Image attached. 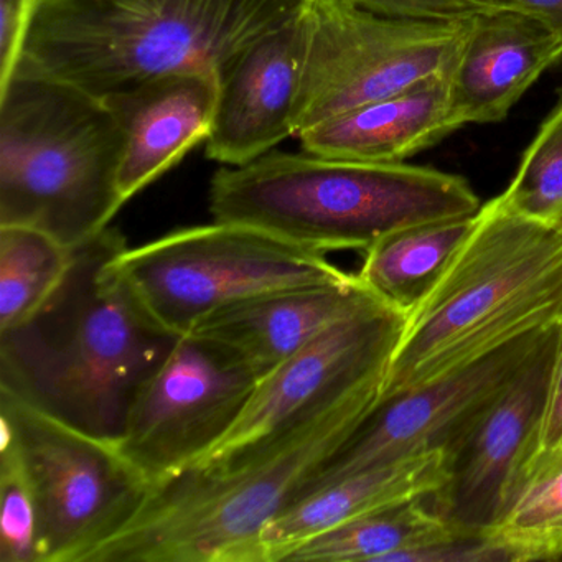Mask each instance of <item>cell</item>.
Returning <instances> with one entry per match:
<instances>
[{"label":"cell","mask_w":562,"mask_h":562,"mask_svg":"<svg viewBox=\"0 0 562 562\" xmlns=\"http://www.w3.org/2000/svg\"><path fill=\"white\" fill-rule=\"evenodd\" d=\"M258 381L228 348L183 335L137 394L117 447L154 485L179 475L232 430Z\"/></svg>","instance_id":"obj_10"},{"label":"cell","mask_w":562,"mask_h":562,"mask_svg":"<svg viewBox=\"0 0 562 562\" xmlns=\"http://www.w3.org/2000/svg\"><path fill=\"white\" fill-rule=\"evenodd\" d=\"M384 383L322 404L226 465L156 483L139 515L90 562H251L266 526L380 403Z\"/></svg>","instance_id":"obj_2"},{"label":"cell","mask_w":562,"mask_h":562,"mask_svg":"<svg viewBox=\"0 0 562 562\" xmlns=\"http://www.w3.org/2000/svg\"><path fill=\"white\" fill-rule=\"evenodd\" d=\"M561 226H562V218H561Z\"/></svg>","instance_id":"obj_31"},{"label":"cell","mask_w":562,"mask_h":562,"mask_svg":"<svg viewBox=\"0 0 562 562\" xmlns=\"http://www.w3.org/2000/svg\"><path fill=\"white\" fill-rule=\"evenodd\" d=\"M502 196L522 215L561 223L562 100L539 127Z\"/></svg>","instance_id":"obj_24"},{"label":"cell","mask_w":562,"mask_h":562,"mask_svg":"<svg viewBox=\"0 0 562 562\" xmlns=\"http://www.w3.org/2000/svg\"><path fill=\"white\" fill-rule=\"evenodd\" d=\"M446 480L443 450L411 453L315 490L276 516L259 538L251 562H282L302 542L350 519L397 503L426 498Z\"/></svg>","instance_id":"obj_19"},{"label":"cell","mask_w":562,"mask_h":562,"mask_svg":"<svg viewBox=\"0 0 562 562\" xmlns=\"http://www.w3.org/2000/svg\"><path fill=\"white\" fill-rule=\"evenodd\" d=\"M387 305L357 274L337 284L265 292L213 312L190 334L241 358L258 380L338 322Z\"/></svg>","instance_id":"obj_16"},{"label":"cell","mask_w":562,"mask_h":562,"mask_svg":"<svg viewBox=\"0 0 562 562\" xmlns=\"http://www.w3.org/2000/svg\"><path fill=\"white\" fill-rule=\"evenodd\" d=\"M0 434L11 437L37 508L38 562H90L134 521L154 483L116 442L91 436L0 390Z\"/></svg>","instance_id":"obj_8"},{"label":"cell","mask_w":562,"mask_h":562,"mask_svg":"<svg viewBox=\"0 0 562 562\" xmlns=\"http://www.w3.org/2000/svg\"><path fill=\"white\" fill-rule=\"evenodd\" d=\"M406 314L370 308L331 325L256 384L228 434L190 469L226 465L322 404L387 376Z\"/></svg>","instance_id":"obj_13"},{"label":"cell","mask_w":562,"mask_h":562,"mask_svg":"<svg viewBox=\"0 0 562 562\" xmlns=\"http://www.w3.org/2000/svg\"><path fill=\"white\" fill-rule=\"evenodd\" d=\"M295 137L315 124L449 74L469 19L387 18L355 0H307Z\"/></svg>","instance_id":"obj_9"},{"label":"cell","mask_w":562,"mask_h":562,"mask_svg":"<svg viewBox=\"0 0 562 562\" xmlns=\"http://www.w3.org/2000/svg\"><path fill=\"white\" fill-rule=\"evenodd\" d=\"M126 248L108 226L74 249L67 278L31 318L0 331V390L116 443L137 394L180 340L117 271Z\"/></svg>","instance_id":"obj_1"},{"label":"cell","mask_w":562,"mask_h":562,"mask_svg":"<svg viewBox=\"0 0 562 562\" xmlns=\"http://www.w3.org/2000/svg\"><path fill=\"white\" fill-rule=\"evenodd\" d=\"M449 74L338 114L299 134L302 149L355 162L400 164L460 130L450 111Z\"/></svg>","instance_id":"obj_18"},{"label":"cell","mask_w":562,"mask_h":562,"mask_svg":"<svg viewBox=\"0 0 562 562\" xmlns=\"http://www.w3.org/2000/svg\"><path fill=\"white\" fill-rule=\"evenodd\" d=\"M394 562H516L490 535L462 536L397 555Z\"/></svg>","instance_id":"obj_26"},{"label":"cell","mask_w":562,"mask_h":562,"mask_svg":"<svg viewBox=\"0 0 562 562\" xmlns=\"http://www.w3.org/2000/svg\"><path fill=\"white\" fill-rule=\"evenodd\" d=\"M561 324L512 384L443 449L446 480L427 503L465 535H488L541 449Z\"/></svg>","instance_id":"obj_11"},{"label":"cell","mask_w":562,"mask_h":562,"mask_svg":"<svg viewBox=\"0 0 562 562\" xmlns=\"http://www.w3.org/2000/svg\"><path fill=\"white\" fill-rule=\"evenodd\" d=\"M562 442V322L559 330L558 348H555L554 367H552L551 384H549L548 403H546L544 420H542L541 449L558 446ZM539 449V450H541Z\"/></svg>","instance_id":"obj_29"},{"label":"cell","mask_w":562,"mask_h":562,"mask_svg":"<svg viewBox=\"0 0 562 562\" xmlns=\"http://www.w3.org/2000/svg\"><path fill=\"white\" fill-rule=\"evenodd\" d=\"M562 322V226L516 212L502 195L429 294L406 315L383 396L437 380L522 335Z\"/></svg>","instance_id":"obj_3"},{"label":"cell","mask_w":562,"mask_h":562,"mask_svg":"<svg viewBox=\"0 0 562 562\" xmlns=\"http://www.w3.org/2000/svg\"><path fill=\"white\" fill-rule=\"evenodd\" d=\"M307 0H38L22 64L93 97L189 70L222 74Z\"/></svg>","instance_id":"obj_4"},{"label":"cell","mask_w":562,"mask_h":562,"mask_svg":"<svg viewBox=\"0 0 562 562\" xmlns=\"http://www.w3.org/2000/svg\"><path fill=\"white\" fill-rule=\"evenodd\" d=\"M38 0H0V88L18 71Z\"/></svg>","instance_id":"obj_27"},{"label":"cell","mask_w":562,"mask_h":562,"mask_svg":"<svg viewBox=\"0 0 562 562\" xmlns=\"http://www.w3.org/2000/svg\"><path fill=\"white\" fill-rule=\"evenodd\" d=\"M555 325L522 335L423 386L381 397L299 498L370 467L446 449L525 370Z\"/></svg>","instance_id":"obj_12"},{"label":"cell","mask_w":562,"mask_h":562,"mask_svg":"<svg viewBox=\"0 0 562 562\" xmlns=\"http://www.w3.org/2000/svg\"><path fill=\"white\" fill-rule=\"evenodd\" d=\"M465 532L430 508L409 499L367 513L299 544L289 562H394L404 552L462 538Z\"/></svg>","instance_id":"obj_21"},{"label":"cell","mask_w":562,"mask_h":562,"mask_svg":"<svg viewBox=\"0 0 562 562\" xmlns=\"http://www.w3.org/2000/svg\"><path fill=\"white\" fill-rule=\"evenodd\" d=\"M562 443V442H561Z\"/></svg>","instance_id":"obj_32"},{"label":"cell","mask_w":562,"mask_h":562,"mask_svg":"<svg viewBox=\"0 0 562 562\" xmlns=\"http://www.w3.org/2000/svg\"><path fill=\"white\" fill-rule=\"evenodd\" d=\"M126 134L101 98L19 65L0 88V225L42 229L70 249L126 205Z\"/></svg>","instance_id":"obj_6"},{"label":"cell","mask_w":562,"mask_h":562,"mask_svg":"<svg viewBox=\"0 0 562 562\" xmlns=\"http://www.w3.org/2000/svg\"><path fill=\"white\" fill-rule=\"evenodd\" d=\"M116 268L162 327L183 337L220 308L265 292L337 284L355 274L327 255L238 223L177 229L126 248Z\"/></svg>","instance_id":"obj_7"},{"label":"cell","mask_w":562,"mask_h":562,"mask_svg":"<svg viewBox=\"0 0 562 562\" xmlns=\"http://www.w3.org/2000/svg\"><path fill=\"white\" fill-rule=\"evenodd\" d=\"M0 562H38L37 508L11 437L0 434Z\"/></svg>","instance_id":"obj_25"},{"label":"cell","mask_w":562,"mask_h":562,"mask_svg":"<svg viewBox=\"0 0 562 562\" xmlns=\"http://www.w3.org/2000/svg\"><path fill=\"white\" fill-rule=\"evenodd\" d=\"M308 47L307 4L249 45L220 74L215 124L206 157L245 166L295 136L294 114Z\"/></svg>","instance_id":"obj_14"},{"label":"cell","mask_w":562,"mask_h":562,"mask_svg":"<svg viewBox=\"0 0 562 562\" xmlns=\"http://www.w3.org/2000/svg\"><path fill=\"white\" fill-rule=\"evenodd\" d=\"M482 9H505L538 19L562 42V0H470Z\"/></svg>","instance_id":"obj_30"},{"label":"cell","mask_w":562,"mask_h":562,"mask_svg":"<svg viewBox=\"0 0 562 562\" xmlns=\"http://www.w3.org/2000/svg\"><path fill=\"white\" fill-rule=\"evenodd\" d=\"M220 97L216 70L154 78L104 98L126 134L120 192L130 202L209 139Z\"/></svg>","instance_id":"obj_17"},{"label":"cell","mask_w":562,"mask_h":562,"mask_svg":"<svg viewBox=\"0 0 562 562\" xmlns=\"http://www.w3.org/2000/svg\"><path fill=\"white\" fill-rule=\"evenodd\" d=\"M480 209L463 177L305 150H271L245 166H223L210 186L215 222L252 226L322 255L364 252L387 233Z\"/></svg>","instance_id":"obj_5"},{"label":"cell","mask_w":562,"mask_h":562,"mask_svg":"<svg viewBox=\"0 0 562 562\" xmlns=\"http://www.w3.org/2000/svg\"><path fill=\"white\" fill-rule=\"evenodd\" d=\"M516 562L562 561V443L541 449L488 532Z\"/></svg>","instance_id":"obj_22"},{"label":"cell","mask_w":562,"mask_h":562,"mask_svg":"<svg viewBox=\"0 0 562 562\" xmlns=\"http://www.w3.org/2000/svg\"><path fill=\"white\" fill-rule=\"evenodd\" d=\"M74 249L42 229L0 225V331L31 318L70 271Z\"/></svg>","instance_id":"obj_23"},{"label":"cell","mask_w":562,"mask_h":562,"mask_svg":"<svg viewBox=\"0 0 562 562\" xmlns=\"http://www.w3.org/2000/svg\"><path fill=\"white\" fill-rule=\"evenodd\" d=\"M562 58V42L538 19L483 9L467 22L450 65V111L460 127L499 123Z\"/></svg>","instance_id":"obj_15"},{"label":"cell","mask_w":562,"mask_h":562,"mask_svg":"<svg viewBox=\"0 0 562 562\" xmlns=\"http://www.w3.org/2000/svg\"><path fill=\"white\" fill-rule=\"evenodd\" d=\"M475 220H436L387 233L364 251L357 276L381 301L407 315L439 281Z\"/></svg>","instance_id":"obj_20"},{"label":"cell","mask_w":562,"mask_h":562,"mask_svg":"<svg viewBox=\"0 0 562 562\" xmlns=\"http://www.w3.org/2000/svg\"><path fill=\"white\" fill-rule=\"evenodd\" d=\"M361 8L387 18L460 21L483 11L470 0H355Z\"/></svg>","instance_id":"obj_28"}]
</instances>
